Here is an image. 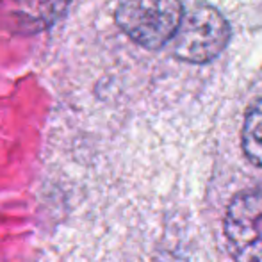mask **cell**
Wrapping results in <instances>:
<instances>
[{"instance_id":"obj_3","label":"cell","mask_w":262,"mask_h":262,"mask_svg":"<svg viewBox=\"0 0 262 262\" xmlns=\"http://www.w3.org/2000/svg\"><path fill=\"white\" fill-rule=\"evenodd\" d=\"M225 237L235 262H262V189L246 191L230 202Z\"/></svg>"},{"instance_id":"obj_4","label":"cell","mask_w":262,"mask_h":262,"mask_svg":"<svg viewBox=\"0 0 262 262\" xmlns=\"http://www.w3.org/2000/svg\"><path fill=\"white\" fill-rule=\"evenodd\" d=\"M68 0H11V14L16 29L39 32L54 25L66 11Z\"/></svg>"},{"instance_id":"obj_5","label":"cell","mask_w":262,"mask_h":262,"mask_svg":"<svg viewBox=\"0 0 262 262\" xmlns=\"http://www.w3.org/2000/svg\"><path fill=\"white\" fill-rule=\"evenodd\" d=\"M243 148L248 159L262 166V100L250 107L243 127Z\"/></svg>"},{"instance_id":"obj_1","label":"cell","mask_w":262,"mask_h":262,"mask_svg":"<svg viewBox=\"0 0 262 262\" xmlns=\"http://www.w3.org/2000/svg\"><path fill=\"white\" fill-rule=\"evenodd\" d=\"M114 18L132 41L157 50L175 36L182 21V4L179 0H125Z\"/></svg>"},{"instance_id":"obj_2","label":"cell","mask_w":262,"mask_h":262,"mask_svg":"<svg viewBox=\"0 0 262 262\" xmlns=\"http://www.w3.org/2000/svg\"><path fill=\"white\" fill-rule=\"evenodd\" d=\"M175 36L177 57L204 64L216 59L228 45L230 25L216 7L200 6L182 16Z\"/></svg>"}]
</instances>
